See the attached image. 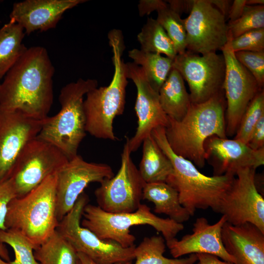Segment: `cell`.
Instances as JSON below:
<instances>
[{"label":"cell","mask_w":264,"mask_h":264,"mask_svg":"<svg viewBox=\"0 0 264 264\" xmlns=\"http://www.w3.org/2000/svg\"><path fill=\"white\" fill-rule=\"evenodd\" d=\"M247 144L254 150L264 148V116L256 124Z\"/></svg>","instance_id":"8d00e7d4"},{"label":"cell","mask_w":264,"mask_h":264,"mask_svg":"<svg viewBox=\"0 0 264 264\" xmlns=\"http://www.w3.org/2000/svg\"><path fill=\"white\" fill-rule=\"evenodd\" d=\"M166 241L161 236L145 237L135 246L134 264H194L198 261L196 254H191L184 258H168L163 254Z\"/></svg>","instance_id":"83f0119b"},{"label":"cell","mask_w":264,"mask_h":264,"mask_svg":"<svg viewBox=\"0 0 264 264\" xmlns=\"http://www.w3.org/2000/svg\"><path fill=\"white\" fill-rule=\"evenodd\" d=\"M208 1L217 8L227 20L230 8L232 3L230 0H207Z\"/></svg>","instance_id":"60d3db41"},{"label":"cell","mask_w":264,"mask_h":264,"mask_svg":"<svg viewBox=\"0 0 264 264\" xmlns=\"http://www.w3.org/2000/svg\"><path fill=\"white\" fill-rule=\"evenodd\" d=\"M199 264H233L220 260L216 256L208 254H196Z\"/></svg>","instance_id":"b9f144b4"},{"label":"cell","mask_w":264,"mask_h":264,"mask_svg":"<svg viewBox=\"0 0 264 264\" xmlns=\"http://www.w3.org/2000/svg\"><path fill=\"white\" fill-rule=\"evenodd\" d=\"M0 264H11L10 262H7L0 257Z\"/></svg>","instance_id":"bcb514c9"},{"label":"cell","mask_w":264,"mask_h":264,"mask_svg":"<svg viewBox=\"0 0 264 264\" xmlns=\"http://www.w3.org/2000/svg\"><path fill=\"white\" fill-rule=\"evenodd\" d=\"M151 135L173 166V173L166 183L178 192L181 204L190 216L199 209L210 208L217 212L219 203L235 176L226 174L209 176L200 173L193 162L173 152L167 141L165 127L155 128Z\"/></svg>","instance_id":"3957f363"},{"label":"cell","mask_w":264,"mask_h":264,"mask_svg":"<svg viewBox=\"0 0 264 264\" xmlns=\"http://www.w3.org/2000/svg\"><path fill=\"white\" fill-rule=\"evenodd\" d=\"M43 121L0 109V182L9 178L24 147L39 133Z\"/></svg>","instance_id":"e0dca14e"},{"label":"cell","mask_w":264,"mask_h":264,"mask_svg":"<svg viewBox=\"0 0 264 264\" xmlns=\"http://www.w3.org/2000/svg\"><path fill=\"white\" fill-rule=\"evenodd\" d=\"M237 60L253 75L259 87L264 85V51L234 52Z\"/></svg>","instance_id":"836d02e7"},{"label":"cell","mask_w":264,"mask_h":264,"mask_svg":"<svg viewBox=\"0 0 264 264\" xmlns=\"http://www.w3.org/2000/svg\"><path fill=\"white\" fill-rule=\"evenodd\" d=\"M158 96L165 113L168 117L177 121L184 117L191 104L183 78L173 67L159 90Z\"/></svg>","instance_id":"603a6c76"},{"label":"cell","mask_w":264,"mask_h":264,"mask_svg":"<svg viewBox=\"0 0 264 264\" xmlns=\"http://www.w3.org/2000/svg\"><path fill=\"white\" fill-rule=\"evenodd\" d=\"M128 56L143 69L150 85L158 92L173 67V59L137 48L130 50Z\"/></svg>","instance_id":"484cf974"},{"label":"cell","mask_w":264,"mask_h":264,"mask_svg":"<svg viewBox=\"0 0 264 264\" xmlns=\"http://www.w3.org/2000/svg\"><path fill=\"white\" fill-rule=\"evenodd\" d=\"M137 38L144 51L163 54L172 59L177 55L172 41L156 19L148 18Z\"/></svg>","instance_id":"f1b7e54d"},{"label":"cell","mask_w":264,"mask_h":264,"mask_svg":"<svg viewBox=\"0 0 264 264\" xmlns=\"http://www.w3.org/2000/svg\"><path fill=\"white\" fill-rule=\"evenodd\" d=\"M157 12L156 20L172 41L177 54L184 53L186 50V32L183 19L171 9L168 4Z\"/></svg>","instance_id":"f546056e"},{"label":"cell","mask_w":264,"mask_h":264,"mask_svg":"<svg viewBox=\"0 0 264 264\" xmlns=\"http://www.w3.org/2000/svg\"></svg>","instance_id":"681fc988"},{"label":"cell","mask_w":264,"mask_h":264,"mask_svg":"<svg viewBox=\"0 0 264 264\" xmlns=\"http://www.w3.org/2000/svg\"><path fill=\"white\" fill-rule=\"evenodd\" d=\"M78 264H79V260H78Z\"/></svg>","instance_id":"c3c4849f"},{"label":"cell","mask_w":264,"mask_h":264,"mask_svg":"<svg viewBox=\"0 0 264 264\" xmlns=\"http://www.w3.org/2000/svg\"><path fill=\"white\" fill-rule=\"evenodd\" d=\"M79 264H97L90 259L87 256L81 253H77ZM118 264H132V262Z\"/></svg>","instance_id":"7bdbcfd3"},{"label":"cell","mask_w":264,"mask_h":264,"mask_svg":"<svg viewBox=\"0 0 264 264\" xmlns=\"http://www.w3.org/2000/svg\"><path fill=\"white\" fill-rule=\"evenodd\" d=\"M81 225L102 240L114 242L123 247L134 245L136 240L130 228L138 225H149L160 232L166 241L176 238L184 228L180 223L168 218L157 216L146 204H141L132 213H110L98 206L87 204L84 207Z\"/></svg>","instance_id":"52a82bcc"},{"label":"cell","mask_w":264,"mask_h":264,"mask_svg":"<svg viewBox=\"0 0 264 264\" xmlns=\"http://www.w3.org/2000/svg\"><path fill=\"white\" fill-rule=\"evenodd\" d=\"M88 201V196L83 193L72 209L59 221L57 231L77 253L84 254L97 264L132 262L135 259V245L125 248L114 242L102 240L81 226L83 210Z\"/></svg>","instance_id":"ba28073f"},{"label":"cell","mask_w":264,"mask_h":264,"mask_svg":"<svg viewBox=\"0 0 264 264\" xmlns=\"http://www.w3.org/2000/svg\"><path fill=\"white\" fill-rule=\"evenodd\" d=\"M0 257L5 261L10 262V257L7 248L0 242Z\"/></svg>","instance_id":"ee69618b"},{"label":"cell","mask_w":264,"mask_h":264,"mask_svg":"<svg viewBox=\"0 0 264 264\" xmlns=\"http://www.w3.org/2000/svg\"><path fill=\"white\" fill-rule=\"evenodd\" d=\"M196 264H199V262H198V263H197Z\"/></svg>","instance_id":"7dc6e473"},{"label":"cell","mask_w":264,"mask_h":264,"mask_svg":"<svg viewBox=\"0 0 264 264\" xmlns=\"http://www.w3.org/2000/svg\"><path fill=\"white\" fill-rule=\"evenodd\" d=\"M226 221L224 215L213 224H210L205 218H197L192 233L180 240L174 238L166 241L171 255L174 258H179L187 254H208L235 264V259L225 250L221 239V230Z\"/></svg>","instance_id":"d6986e66"},{"label":"cell","mask_w":264,"mask_h":264,"mask_svg":"<svg viewBox=\"0 0 264 264\" xmlns=\"http://www.w3.org/2000/svg\"><path fill=\"white\" fill-rule=\"evenodd\" d=\"M97 87L96 80L82 78L64 86L59 95L60 111L43 120L37 137L54 146L68 160L75 157L87 132L84 96Z\"/></svg>","instance_id":"8992f818"},{"label":"cell","mask_w":264,"mask_h":264,"mask_svg":"<svg viewBox=\"0 0 264 264\" xmlns=\"http://www.w3.org/2000/svg\"><path fill=\"white\" fill-rule=\"evenodd\" d=\"M217 211L232 225L251 223L264 233V199L255 182L256 169L239 170Z\"/></svg>","instance_id":"7c38bea8"},{"label":"cell","mask_w":264,"mask_h":264,"mask_svg":"<svg viewBox=\"0 0 264 264\" xmlns=\"http://www.w3.org/2000/svg\"><path fill=\"white\" fill-rule=\"evenodd\" d=\"M56 173L48 176L25 196L13 199L7 207L4 223L6 229L21 233L35 249L48 239L59 224Z\"/></svg>","instance_id":"5b68a950"},{"label":"cell","mask_w":264,"mask_h":264,"mask_svg":"<svg viewBox=\"0 0 264 264\" xmlns=\"http://www.w3.org/2000/svg\"><path fill=\"white\" fill-rule=\"evenodd\" d=\"M173 68L187 82L191 103H203L223 90L225 64L222 54H198L186 50L177 54Z\"/></svg>","instance_id":"30bf717a"},{"label":"cell","mask_w":264,"mask_h":264,"mask_svg":"<svg viewBox=\"0 0 264 264\" xmlns=\"http://www.w3.org/2000/svg\"><path fill=\"white\" fill-rule=\"evenodd\" d=\"M226 106L222 90L205 102L191 103L188 112L180 120L168 117L165 136L173 152L200 168L204 167L205 141L214 135L227 138Z\"/></svg>","instance_id":"7a4b0ae2"},{"label":"cell","mask_w":264,"mask_h":264,"mask_svg":"<svg viewBox=\"0 0 264 264\" xmlns=\"http://www.w3.org/2000/svg\"><path fill=\"white\" fill-rule=\"evenodd\" d=\"M142 199L154 203V212L164 214L175 221L182 223L191 217L187 209L179 201L178 192L164 182L145 183Z\"/></svg>","instance_id":"7402d4cb"},{"label":"cell","mask_w":264,"mask_h":264,"mask_svg":"<svg viewBox=\"0 0 264 264\" xmlns=\"http://www.w3.org/2000/svg\"><path fill=\"white\" fill-rule=\"evenodd\" d=\"M39 264H78L77 252L57 230L44 242L34 250Z\"/></svg>","instance_id":"4316f807"},{"label":"cell","mask_w":264,"mask_h":264,"mask_svg":"<svg viewBox=\"0 0 264 264\" xmlns=\"http://www.w3.org/2000/svg\"><path fill=\"white\" fill-rule=\"evenodd\" d=\"M128 139L121 154L120 167L110 178L104 180L95 190L98 205L110 213H132L141 205L145 182L131 156Z\"/></svg>","instance_id":"9c48e42d"},{"label":"cell","mask_w":264,"mask_h":264,"mask_svg":"<svg viewBox=\"0 0 264 264\" xmlns=\"http://www.w3.org/2000/svg\"><path fill=\"white\" fill-rule=\"evenodd\" d=\"M264 0H246V5H264Z\"/></svg>","instance_id":"f6af8a7d"},{"label":"cell","mask_w":264,"mask_h":264,"mask_svg":"<svg viewBox=\"0 0 264 264\" xmlns=\"http://www.w3.org/2000/svg\"><path fill=\"white\" fill-rule=\"evenodd\" d=\"M205 160L212 166L213 176H236L242 168L256 169L264 164V148L254 150L235 139L212 136L204 144Z\"/></svg>","instance_id":"ac0fdd59"},{"label":"cell","mask_w":264,"mask_h":264,"mask_svg":"<svg viewBox=\"0 0 264 264\" xmlns=\"http://www.w3.org/2000/svg\"><path fill=\"white\" fill-rule=\"evenodd\" d=\"M68 160L52 144L37 137L30 141L19 156L9 177L17 197L28 194Z\"/></svg>","instance_id":"8fae6325"},{"label":"cell","mask_w":264,"mask_h":264,"mask_svg":"<svg viewBox=\"0 0 264 264\" xmlns=\"http://www.w3.org/2000/svg\"><path fill=\"white\" fill-rule=\"evenodd\" d=\"M108 39L113 53V77L108 86L97 87L88 92L83 107L86 132L97 138L114 141L117 138L113 131V121L124 112L128 82L122 58L125 47L121 31L112 29Z\"/></svg>","instance_id":"277c9868"},{"label":"cell","mask_w":264,"mask_h":264,"mask_svg":"<svg viewBox=\"0 0 264 264\" xmlns=\"http://www.w3.org/2000/svg\"><path fill=\"white\" fill-rule=\"evenodd\" d=\"M264 116V91H260L251 100L241 119L234 139L247 144L259 120Z\"/></svg>","instance_id":"4dcf8cb0"},{"label":"cell","mask_w":264,"mask_h":264,"mask_svg":"<svg viewBox=\"0 0 264 264\" xmlns=\"http://www.w3.org/2000/svg\"><path fill=\"white\" fill-rule=\"evenodd\" d=\"M183 20L187 50L205 54L221 50L227 43L226 20L207 0H194L189 16Z\"/></svg>","instance_id":"9a60e30c"},{"label":"cell","mask_w":264,"mask_h":264,"mask_svg":"<svg viewBox=\"0 0 264 264\" xmlns=\"http://www.w3.org/2000/svg\"><path fill=\"white\" fill-rule=\"evenodd\" d=\"M85 0H25L15 2L10 13L25 34L55 28L64 13Z\"/></svg>","instance_id":"ffe728a7"},{"label":"cell","mask_w":264,"mask_h":264,"mask_svg":"<svg viewBox=\"0 0 264 264\" xmlns=\"http://www.w3.org/2000/svg\"><path fill=\"white\" fill-rule=\"evenodd\" d=\"M246 0H234L232 1L229 12L227 20L228 22H232L238 19L242 15Z\"/></svg>","instance_id":"ab89813d"},{"label":"cell","mask_w":264,"mask_h":264,"mask_svg":"<svg viewBox=\"0 0 264 264\" xmlns=\"http://www.w3.org/2000/svg\"><path fill=\"white\" fill-rule=\"evenodd\" d=\"M168 5L166 1L161 0H141L138 5L140 16L149 15L151 12L157 11Z\"/></svg>","instance_id":"74e56055"},{"label":"cell","mask_w":264,"mask_h":264,"mask_svg":"<svg viewBox=\"0 0 264 264\" xmlns=\"http://www.w3.org/2000/svg\"><path fill=\"white\" fill-rule=\"evenodd\" d=\"M17 197L13 182L9 178L0 182V230H5V219L9 202Z\"/></svg>","instance_id":"d590c367"},{"label":"cell","mask_w":264,"mask_h":264,"mask_svg":"<svg viewBox=\"0 0 264 264\" xmlns=\"http://www.w3.org/2000/svg\"><path fill=\"white\" fill-rule=\"evenodd\" d=\"M114 174L106 163L89 162L77 154L56 173V213L60 221L72 209L85 189L92 182L101 183Z\"/></svg>","instance_id":"5bb4252c"},{"label":"cell","mask_w":264,"mask_h":264,"mask_svg":"<svg viewBox=\"0 0 264 264\" xmlns=\"http://www.w3.org/2000/svg\"><path fill=\"white\" fill-rule=\"evenodd\" d=\"M227 26L232 39L247 32L264 28V5H246L241 17L228 22Z\"/></svg>","instance_id":"d6a6232c"},{"label":"cell","mask_w":264,"mask_h":264,"mask_svg":"<svg viewBox=\"0 0 264 264\" xmlns=\"http://www.w3.org/2000/svg\"><path fill=\"white\" fill-rule=\"evenodd\" d=\"M166 2L171 9L179 15L183 13H190L194 4V0H169Z\"/></svg>","instance_id":"f35d334b"},{"label":"cell","mask_w":264,"mask_h":264,"mask_svg":"<svg viewBox=\"0 0 264 264\" xmlns=\"http://www.w3.org/2000/svg\"><path fill=\"white\" fill-rule=\"evenodd\" d=\"M125 69L127 78L133 81L137 90L135 110L137 127L134 135L131 139L127 138L132 153L137 151L154 129L165 128L168 117L161 107L158 92L152 88L143 69L133 62L125 63Z\"/></svg>","instance_id":"2e32d148"},{"label":"cell","mask_w":264,"mask_h":264,"mask_svg":"<svg viewBox=\"0 0 264 264\" xmlns=\"http://www.w3.org/2000/svg\"><path fill=\"white\" fill-rule=\"evenodd\" d=\"M25 35L22 27L12 20L0 28V80L27 49L22 43Z\"/></svg>","instance_id":"d4e9b609"},{"label":"cell","mask_w":264,"mask_h":264,"mask_svg":"<svg viewBox=\"0 0 264 264\" xmlns=\"http://www.w3.org/2000/svg\"><path fill=\"white\" fill-rule=\"evenodd\" d=\"M230 44L234 52L264 51V28L251 30L231 39Z\"/></svg>","instance_id":"e575fe53"},{"label":"cell","mask_w":264,"mask_h":264,"mask_svg":"<svg viewBox=\"0 0 264 264\" xmlns=\"http://www.w3.org/2000/svg\"><path fill=\"white\" fill-rule=\"evenodd\" d=\"M0 242L6 243L13 248L15 259L10 262L11 264H39L34 256V246L17 231L0 230Z\"/></svg>","instance_id":"1f68e13d"},{"label":"cell","mask_w":264,"mask_h":264,"mask_svg":"<svg viewBox=\"0 0 264 264\" xmlns=\"http://www.w3.org/2000/svg\"><path fill=\"white\" fill-rule=\"evenodd\" d=\"M221 239L235 264H264V233L255 225L246 222L234 225L226 221Z\"/></svg>","instance_id":"44dd1931"},{"label":"cell","mask_w":264,"mask_h":264,"mask_svg":"<svg viewBox=\"0 0 264 264\" xmlns=\"http://www.w3.org/2000/svg\"><path fill=\"white\" fill-rule=\"evenodd\" d=\"M228 33L227 43L221 49L225 64L223 90L226 100V136L234 135L249 103L263 89L250 72L236 59Z\"/></svg>","instance_id":"4fadbf2b"},{"label":"cell","mask_w":264,"mask_h":264,"mask_svg":"<svg viewBox=\"0 0 264 264\" xmlns=\"http://www.w3.org/2000/svg\"><path fill=\"white\" fill-rule=\"evenodd\" d=\"M142 155L138 168L145 183L166 182L173 171L169 158L163 153L152 135L142 143Z\"/></svg>","instance_id":"cb8c5ba5"},{"label":"cell","mask_w":264,"mask_h":264,"mask_svg":"<svg viewBox=\"0 0 264 264\" xmlns=\"http://www.w3.org/2000/svg\"><path fill=\"white\" fill-rule=\"evenodd\" d=\"M54 72L46 48H27L0 83V109L45 119L53 102Z\"/></svg>","instance_id":"6da1fadb"}]
</instances>
